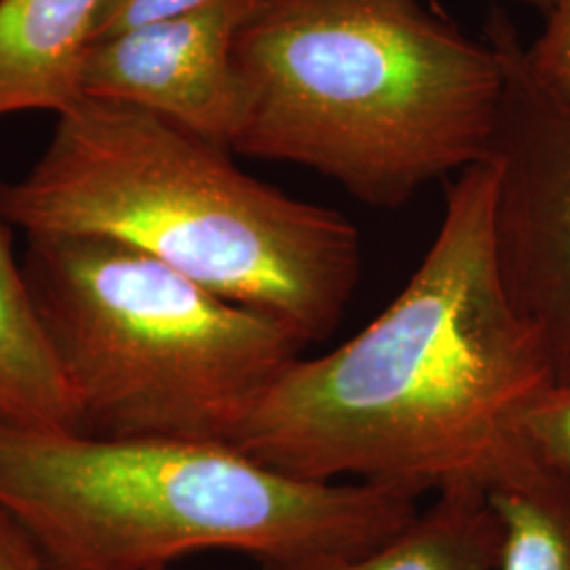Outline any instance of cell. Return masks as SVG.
I'll list each match as a JSON object with an SVG mask.
<instances>
[{"instance_id": "6da1fadb", "label": "cell", "mask_w": 570, "mask_h": 570, "mask_svg": "<svg viewBox=\"0 0 570 570\" xmlns=\"http://www.w3.org/2000/svg\"><path fill=\"white\" fill-rule=\"evenodd\" d=\"M497 180L490 157L456 174L404 289L343 345L287 364L233 449L301 480L412 499L489 492L529 456L522 419L556 376L501 279Z\"/></svg>"}, {"instance_id": "7a4b0ae2", "label": "cell", "mask_w": 570, "mask_h": 570, "mask_svg": "<svg viewBox=\"0 0 570 570\" xmlns=\"http://www.w3.org/2000/svg\"><path fill=\"white\" fill-rule=\"evenodd\" d=\"M230 150L127 104L82 98L0 216L30 235L104 237L157 258L303 346L327 338L362 275L357 228L230 161Z\"/></svg>"}, {"instance_id": "3957f363", "label": "cell", "mask_w": 570, "mask_h": 570, "mask_svg": "<svg viewBox=\"0 0 570 570\" xmlns=\"http://www.w3.org/2000/svg\"><path fill=\"white\" fill-rule=\"evenodd\" d=\"M230 146L301 165L370 207L490 157L503 66L431 0H258L235 49Z\"/></svg>"}, {"instance_id": "277c9868", "label": "cell", "mask_w": 570, "mask_h": 570, "mask_svg": "<svg viewBox=\"0 0 570 570\" xmlns=\"http://www.w3.org/2000/svg\"><path fill=\"white\" fill-rule=\"evenodd\" d=\"M0 505L51 570H146L239 551L292 570L360 558L407 527L416 499L313 482L226 444L98 440L0 421Z\"/></svg>"}, {"instance_id": "5b68a950", "label": "cell", "mask_w": 570, "mask_h": 570, "mask_svg": "<svg viewBox=\"0 0 570 570\" xmlns=\"http://www.w3.org/2000/svg\"><path fill=\"white\" fill-rule=\"evenodd\" d=\"M21 268L87 438L230 446L303 351L273 317L112 239L30 235Z\"/></svg>"}, {"instance_id": "8992f818", "label": "cell", "mask_w": 570, "mask_h": 570, "mask_svg": "<svg viewBox=\"0 0 570 570\" xmlns=\"http://www.w3.org/2000/svg\"><path fill=\"white\" fill-rule=\"evenodd\" d=\"M484 39L503 66L490 146L499 171L497 261L511 305L537 332L560 383L570 379V106L534 79L510 16L492 11Z\"/></svg>"}, {"instance_id": "52a82bcc", "label": "cell", "mask_w": 570, "mask_h": 570, "mask_svg": "<svg viewBox=\"0 0 570 570\" xmlns=\"http://www.w3.org/2000/svg\"><path fill=\"white\" fill-rule=\"evenodd\" d=\"M258 0L202 7L89 47L82 98L127 104L230 150L244 121L233 49Z\"/></svg>"}, {"instance_id": "ba28073f", "label": "cell", "mask_w": 570, "mask_h": 570, "mask_svg": "<svg viewBox=\"0 0 570 570\" xmlns=\"http://www.w3.org/2000/svg\"><path fill=\"white\" fill-rule=\"evenodd\" d=\"M106 0H0V119L82 100V60Z\"/></svg>"}, {"instance_id": "9c48e42d", "label": "cell", "mask_w": 570, "mask_h": 570, "mask_svg": "<svg viewBox=\"0 0 570 570\" xmlns=\"http://www.w3.org/2000/svg\"><path fill=\"white\" fill-rule=\"evenodd\" d=\"M0 421L79 433L77 407L0 216Z\"/></svg>"}, {"instance_id": "30bf717a", "label": "cell", "mask_w": 570, "mask_h": 570, "mask_svg": "<svg viewBox=\"0 0 570 570\" xmlns=\"http://www.w3.org/2000/svg\"><path fill=\"white\" fill-rule=\"evenodd\" d=\"M501 556L503 524L489 492L456 487L376 550L292 570H499Z\"/></svg>"}, {"instance_id": "8fae6325", "label": "cell", "mask_w": 570, "mask_h": 570, "mask_svg": "<svg viewBox=\"0 0 570 570\" xmlns=\"http://www.w3.org/2000/svg\"><path fill=\"white\" fill-rule=\"evenodd\" d=\"M532 450V449H530ZM503 524L499 570H570V473L539 454L489 490Z\"/></svg>"}, {"instance_id": "7c38bea8", "label": "cell", "mask_w": 570, "mask_h": 570, "mask_svg": "<svg viewBox=\"0 0 570 570\" xmlns=\"http://www.w3.org/2000/svg\"><path fill=\"white\" fill-rule=\"evenodd\" d=\"M522 438L534 454L570 473V379L553 383L530 404Z\"/></svg>"}, {"instance_id": "4fadbf2b", "label": "cell", "mask_w": 570, "mask_h": 570, "mask_svg": "<svg viewBox=\"0 0 570 570\" xmlns=\"http://www.w3.org/2000/svg\"><path fill=\"white\" fill-rule=\"evenodd\" d=\"M530 72L558 100L570 106V0H560L541 35L527 47Z\"/></svg>"}, {"instance_id": "5bb4252c", "label": "cell", "mask_w": 570, "mask_h": 570, "mask_svg": "<svg viewBox=\"0 0 570 570\" xmlns=\"http://www.w3.org/2000/svg\"><path fill=\"white\" fill-rule=\"evenodd\" d=\"M205 2L207 0H106L91 45L115 39L122 32L155 21L183 16Z\"/></svg>"}, {"instance_id": "9a60e30c", "label": "cell", "mask_w": 570, "mask_h": 570, "mask_svg": "<svg viewBox=\"0 0 570 570\" xmlns=\"http://www.w3.org/2000/svg\"><path fill=\"white\" fill-rule=\"evenodd\" d=\"M0 570H51L37 539L0 505Z\"/></svg>"}, {"instance_id": "2e32d148", "label": "cell", "mask_w": 570, "mask_h": 570, "mask_svg": "<svg viewBox=\"0 0 570 570\" xmlns=\"http://www.w3.org/2000/svg\"><path fill=\"white\" fill-rule=\"evenodd\" d=\"M503 2L524 4V7H532V9L541 11L543 16H550L551 11H553V7H556L560 0H503Z\"/></svg>"}, {"instance_id": "e0dca14e", "label": "cell", "mask_w": 570, "mask_h": 570, "mask_svg": "<svg viewBox=\"0 0 570 570\" xmlns=\"http://www.w3.org/2000/svg\"><path fill=\"white\" fill-rule=\"evenodd\" d=\"M261 570H282V569H277V567H265V564H263V567H261Z\"/></svg>"}, {"instance_id": "ac0fdd59", "label": "cell", "mask_w": 570, "mask_h": 570, "mask_svg": "<svg viewBox=\"0 0 570 570\" xmlns=\"http://www.w3.org/2000/svg\"><path fill=\"white\" fill-rule=\"evenodd\" d=\"M146 570H171L169 567H159V569H146Z\"/></svg>"}]
</instances>
